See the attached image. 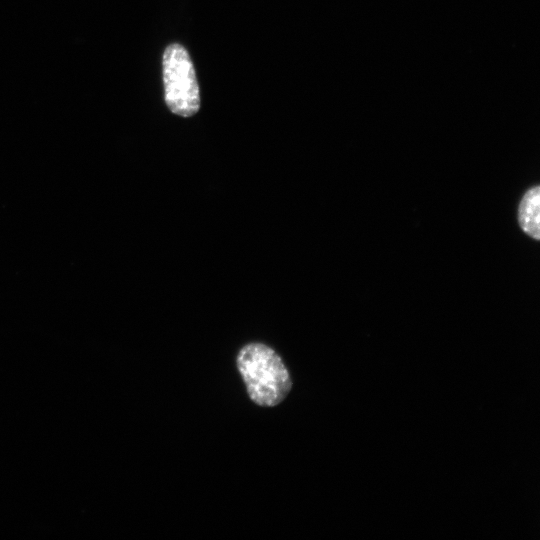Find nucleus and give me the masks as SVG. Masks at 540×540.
Wrapping results in <instances>:
<instances>
[{
  "label": "nucleus",
  "instance_id": "1",
  "mask_svg": "<svg viewBox=\"0 0 540 540\" xmlns=\"http://www.w3.org/2000/svg\"><path fill=\"white\" fill-rule=\"evenodd\" d=\"M237 367L250 399L272 407L282 402L292 387L288 370L280 356L262 343H249L238 353Z\"/></svg>",
  "mask_w": 540,
  "mask_h": 540
},
{
  "label": "nucleus",
  "instance_id": "2",
  "mask_svg": "<svg viewBox=\"0 0 540 540\" xmlns=\"http://www.w3.org/2000/svg\"><path fill=\"white\" fill-rule=\"evenodd\" d=\"M165 102L171 112L190 117L200 108V94L193 63L180 44H170L163 54Z\"/></svg>",
  "mask_w": 540,
  "mask_h": 540
},
{
  "label": "nucleus",
  "instance_id": "3",
  "mask_svg": "<svg viewBox=\"0 0 540 540\" xmlns=\"http://www.w3.org/2000/svg\"><path fill=\"white\" fill-rule=\"evenodd\" d=\"M518 221L521 229L530 237L540 238V188L535 186L523 196L518 209Z\"/></svg>",
  "mask_w": 540,
  "mask_h": 540
}]
</instances>
